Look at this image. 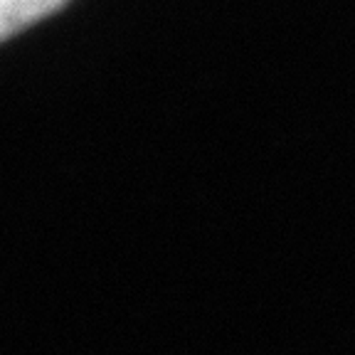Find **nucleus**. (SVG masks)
Instances as JSON below:
<instances>
[{"mask_svg":"<svg viewBox=\"0 0 355 355\" xmlns=\"http://www.w3.org/2000/svg\"><path fill=\"white\" fill-rule=\"evenodd\" d=\"M67 0H0V37L10 40L42 17L60 10Z\"/></svg>","mask_w":355,"mask_h":355,"instance_id":"1","label":"nucleus"}]
</instances>
